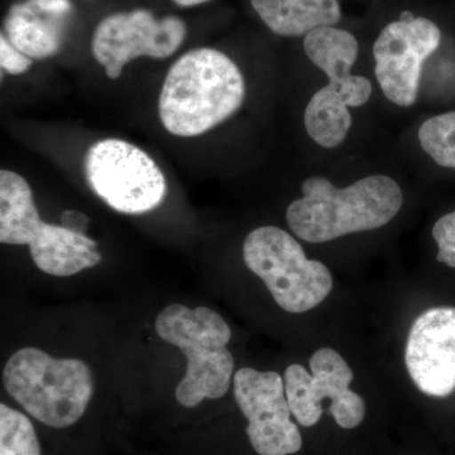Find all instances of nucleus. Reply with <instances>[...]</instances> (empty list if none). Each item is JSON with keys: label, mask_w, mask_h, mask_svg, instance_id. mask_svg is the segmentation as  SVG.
<instances>
[{"label": "nucleus", "mask_w": 455, "mask_h": 455, "mask_svg": "<svg viewBox=\"0 0 455 455\" xmlns=\"http://www.w3.org/2000/svg\"><path fill=\"white\" fill-rule=\"evenodd\" d=\"M419 143L434 163L455 170V112L431 116L418 132Z\"/></svg>", "instance_id": "obj_16"}, {"label": "nucleus", "mask_w": 455, "mask_h": 455, "mask_svg": "<svg viewBox=\"0 0 455 455\" xmlns=\"http://www.w3.org/2000/svg\"><path fill=\"white\" fill-rule=\"evenodd\" d=\"M161 339L178 347L188 359L187 373L176 387L180 405L196 407L205 398L217 400L230 387L235 359L227 344L232 338L226 320L209 307H164L156 319Z\"/></svg>", "instance_id": "obj_5"}, {"label": "nucleus", "mask_w": 455, "mask_h": 455, "mask_svg": "<svg viewBox=\"0 0 455 455\" xmlns=\"http://www.w3.org/2000/svg\"><path fill=\"white\" fill-rule=\"evenodd\" d=\"M187 25L178 17L155 18L146 9L116 13L99 23L92 37V55L109 79H118L124 66L140 56L167 59L179 50Z\"/></svg>", "instance_id": "obj_11"}, {"label": "nucleus", "mask_w": 455, "mask_h": 455, "mask_svg": "<svg viewBox=\"0 0 455 455\" xmlns=\"http://www.w3.org/2000/svg\"><path fill=\"white\" fill-rule=\"evenodd\" d=\"M301 190L302 197L287 208L286 220L309 243L387 226L403 203L400 185L386 175L367 176L341 188L323 176H311L302 182Z\"/></svg>", "instance_id": "obj_2"}, {"label": "nucleus", "mask_w": 455, "mask_h": 455, "mask_svg": "<svg viewBox=\"0 0 455 455\" xmlns=\"http://www.w3.org/2000/svg\"><path fill=\"white\" fill-rule=\"evenodd\" d=\"M33 59L17 50L4 35L0 37V66L9 75H20L28 71Z\"/></svg>", "instance_id": "obj_19"}, {"label": "nucleus", "mask_w": 455, "mask_h": 455, "mask_svg": "<svg viewBox=\"0 0 455 455\" xmlns=\"http://www.w3.org/2000/svg\"><path fill=\"white\" fill-rule=\"evenodd\" d=\"M442 33L425 17L405 12L373 44L374 75L385 97L400 108L414 106L425 61L438 50Z\"/></svg>", "instance_id": "obj_10"}, {"label": "nucleus", "mask_w": 455, "mask_h": 455, "mask_svg": "<svg viewBox=\"0 0 455 455\" xmlns=\"http://www.w3.org/2000/svg\"><path fill=\"white\" fill-rule=\"evenodd\" d=\"M310 371L311 374L301 364H291L284 371L287 401L302 427H314L322 419L325 400L331 401V415L343 429H355L363 423L366 403L350 390L355 374L337 350H316L310 358Z\"/></svg>", "instance_id": "obj_9"}, {"label": "nucleus", "mask_w": 455, "mask_h": 455, "mask_svg": "<svg viewBox=\"0 0 455 455\" xmlns=\"http://www.w3.org/2000/svg\"><path fill=\"white\" fill-rule=\"evenodd\" d=\"M304 50L311 62L328 76L305 109V130L316 145L337 148L352 128L350 108L363 107L372 95L367 77L352 74L357 61V38L346 29L320 27L307 33Z\"/></svg>", "instance_id": "obj_3"}, {"label": "nucleus", "mask_w": 455, "mask_h": 455, "mask_svg": "<svg viewBox=\"0 0 455 455\" xmlns=\"http://www.w3.org/2000/svg\"><path fill=\"white\" fill-rule=\"evenodd\" d=\"M70 0H27L13 5L4 22L5 37L31 59H46L60 50Z\"/></svg>", "instance_id": "obj_14"}, {"label": "nucleus", "mask_w": 455, "mask_h": 455, "mask_svg": "<svg viewBox=\"0 0 455 455\" xmlns=\"http://www.w3.org/2000/svg\"><path fill=\"white\" fill-rule=\"evenodd\" d=\"M254 11L272 32L299 37L320 27L337 25L341 18L338 0H251Z\"/></svg>", "instance_id": "obj_15"}, {"label": "nucleus", "mask_w": 455, "mask_h": 455, "mask_svg": "<svg viewBox=\"0 0 455 455\" xmlns=\"http://www.w3.org/2000/svg\"><path fill=\"white\" fill-rule=\"evenodd\" d=\"M3 382L29 415L56 429L76 424L94 394V377L85 362L53 358L33 347L8 359Z\"/></svg>", "instance_id": "obj_4"}, {"label": "nucleus", "mask_w": 455, "mask_h": 455, "mask_svg": "<svg viewBox=\"0 0 455 455\" xmlns=\"http://www.w3.org/2000/svg\"><path fill=\"white\" fill-rule=\"evenodd\" d=\"M61 226L71 232L85 235L89 226V218L82 212L68 211L61 215Z\"/></svg>", "instance_id": "obj_20"}, {"label": "nucleus", "mask_w": 455, "mask_h": 455, "mask_svg": "<svg viewBox=\"0 0 455 455\" xmlns=\"http://www.w3.org/2000/svg\"><path fill=\"white\" fill-rule=\"evenodd\" d=\"M0 242L28 245L35 265L51 276H73L101 260L94 239L42 221L28 182L9 170L0 172Z\"/></svg>", "instance_id": "obj_6"}, {"label": "nucleus", "mask_w": 455, "mask_h": 455, "mask_svg": "<svg viewBox=\"0 0 455 455\" xmlns=\"http://www.w3.org/2000/svg\"><path fill=\"white\" fill-rule=\"evenodd\" d=\"M245 98L243 74L226 53L196 49L171 66L158 114L169 133L196 137L229 119Z\"/></svg>", "instance_id": "obj_1"}, {"label": "nucleus", "mask_w": 455, "mask_h": 455, "mask_svg": "<svg viewBox=\"0 0 455 455\" xmlns=\"http://www.w3.org/2000/svg\"><path fill=\"white\" fill-rule=\"evenodd\" d=\"M243 259L287 313L313 310L333 290V277L324 263L307 259L300 243L280 228L266 226L251 232Z\"/></svg>", "instance_id": "obj_7"}, {"label": "nucleus", "mask_w": 455, "mask_h": 455, "mask_svg": "<svg viewBox=\"0 0 455 455\" xmlns=\"http://www.w3.org/2000/svg\"><path fill=\"white\" fill-rule=\"evenodd\" d=\"M180 7H194V5L203 4V3L211 2V0H172Z\"/></svg>", "instance_id": "obj_21"}, {"label": "nucleus", "mask_w": 455, "mask_h": 455, "mask_svg": "<svg viewBox=\"0 0 455 455\" xmlns=\"http://www.w3.org/2000/svg\"><path fill=\"white\" fill-rule=\"evenodd\" d=\"M84 169L95 196L123 214H145L166 197L163 171L145 151L125 140L94 143L85 156Z\"/></svg>", "instance_id": "obj_8"}, {"label": "nucleus", "mask_w": 455, "mask_h": 455, "mask_svg": "<svg viewBox=\"0 0 455 455\" xmlns=\"http://www.w3.org/2000/svg\"><path fill=\"white\" fill-rule=\"evenodd\" d=\"M431 233L438 244L436 259L448 267L455 268V211L440 218Z\"/></svg>", "instance_id": "obj_18"}, {"label": "nucleus", "mask_w": 455, "mask_h": 455, "mask_svg": "<svg viewBox=\"0 0 455 455\" xmlns=\"http://www.w3.org/2000/svg\"><path fill=\"white\" fill-rule=\"evenodd\" d=\"M235 398L247 419V435L259 455H291L302 447L298 425L291 420L283 377L242 368L235 374Z\"/></svg>", "instance_id": "obj_12"}, {"label": "nucleus", "mask_w": 455, "mask_h": 455, "mask_svg": "<svg viewBox=\"0 0 455 455\" xmlns=\"http://www.w3.org/2000/svg\"><path fill=\"white\" fill-rule=\"evenodd\" d=\"M0 455H41L31 420L4 403L0 405Z\"/></svg>", "instance_id": "obj_17"}, {"label": "nucleus", "mask_w": 455, "mask_h": 455, "mask_svg": "<svg viewBox=\"0 0 455 455\" xmlns=\"http://www.w3.org/2000/svg\"><path fill=\"white\" fill-rule=\"evenodd\" d=\"M407 372L431 397L455 391V307H439L415 320L405 349Z\"/></svg>", "instance_id": "obj_13"}]
</instances>
